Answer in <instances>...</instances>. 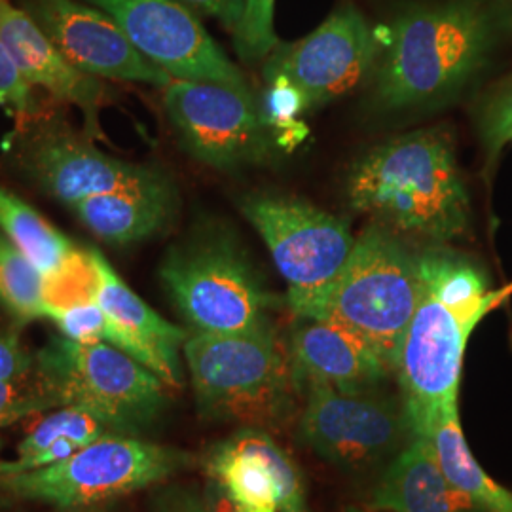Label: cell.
Segmentation results:
<instances>
[{
    "label": "cell",
    "instance_id": "cell-40",
    "mask_svg": "<svg viewBox=\"0 0 512 512\" xmlns=\"http://www.w3.org/2000/svg\"><path fill=\"white\" fill-rule=\"evenodd\" d=\"M0 107H2V101H0Z\"/></svg>",
    "mask_w": 512,
    "mask_h": 512
},
{
    "label": "cell",
    "instance_id": "cell-38",
    "mask_svg": "<svg viewBox=\"0 0 512 512\" xmlns=\"http://www.w3.org/2000/svg\"><path fill=\"white\" fill-rule=\"evenodd\" d=\"M499 2H501V6H503L505 10H511L512 0H499Z\"/></svg>",
    "mask_w": 512,
    "mask_h": 512
},
{
    "label": "cell",
    "instance_id": "cell-17",
    "mask_svg": "<svg viewBox=\"0 0 512 512\" xmlns=\"http://www.w3.org/2000/svg\"><path fill=\"white\" fill-rule=\"evenodd\" d=\"M0 40L33 88H42L59 103L80 110L92 139L105 137L99 112L105 107L107 88L99 78L71 65L29 12L10 0H0Z\"/></svg>",
    "mask_w": 512,
    "mask_h": 512
},
{
    "label": "cell",
    "instance_id": "cell-15",
    "mask_svg": "<svg viewBox=\"0 0 512 512\" xmlns=\"http://www.w3.org/2000/svg\"><path fill=\"white\" fill-rule=\"evenodd\" d=\"M65 59L95 78L165 88L173 78L150 63L118 23L84 0H19Z\"/></svg>",
    "mask_w": 512,
    "mask_h": 512
},
{
    "label": "cell",
    "instance_id": "cell-16",
    "mask_svg": "<svg viewBox=\"0 0 512 512\" xmlns=\"http://www.w3.org/2000/svg\"><path fill=\"white\" fill-rule=\"evenodd\" d=\"M202 465L209 480L247 511L306 512L298 465L264 429H239L211 446Z\"/></svg>",
    "mask_w": 512,
    "mask_h": 512
},
{
    "label": "cell",
    "instance_id": "cell-10",
    "mask_svg": "<svg viewBox=\"0 0 512 512\" xmlns=\"http://www.w3.org/2000/svg\"><path fill=\"white\" fill-rule=\"evenodd\" d=\"M164 109L184 150L202 164L234 171L274 158L272 126L249 88L173 78Z\"/></svg>",
    "mask_w": 512,
    "mask_h": 512
},
{
    "label": "cell",
    "instance_id": "cell-27",
    "mask_svg": "<svg viewBox=\"0 0 512 512\" xmlns=\"http://www.w3.org/2000/svg\"><path fill=\"white\" fill-rule=\"evenodd\" d=\"M476 128L486 154V169L512 143V73L488 93L476 110Z\"/></svg>",
    "mask_w": 512,
    "mask_h": 512
},
{
    "label": "cell",
    "instance_id": "cell-1",
    "mask_svg": "<svg viewBox=\"0 0 512 512\" xmlns=\"http://www.w3.org/2000/svg\"><path fill=\"white\" fill-rule=\"evenodd\" d=\"M503 298L471 258L442 245L421 251L420 298L395 370L414 437L431 439L440 423L458 418L469 338Z\"/></svg>",
    "mask_w": 512,
    "mask_h": 512
},
{
    "label": "cell",
    "instance_id": "cell-24",
    "mask_svg": "<svg viewBox=\"0 0 512 512\" xmlns=\"http://www.w3.org/2000/svg\"><path fill=\"white\" fill-rule=\"evenodd\" d=\"M0 313L21 329L46 317L44 274L0 232Z\"/></svg>",
    "mask_w": 512,
    "mask_h": 512
},
{
    "label": "cell",
    "instance_id": "cell-25",
    "mask_svg": "<svg viewBox=\"0 0 512 512\" xmlns=\"http://www.w3.org/2000/svg\"><path fill=\"white\" fill-rule=\"evenodd\" d=\"M99 258V251L74 245L71 253L65 256V260L54 272L44 275L46 319L55 311L71 310L76 306L97 302L101 287Z\"/></svg>",
    "mask_w": 512,
    "mask_h": 512
},
{
    "label": "cell",
    "instance_id": "cell-32",
    "mask_svg": "<svg viewBox=\"0 0 512 512\" xmlns=\"http://www.w3.org/2000/svg\"><path fill=\"white\" fill-rule=\"evenodd\" d=\"M35 370V353L21 342L19 329L0 327V380L21 382L29 380Z\"/></svg>",
    "mask_w": 512,
    "mask_h": 512
},
{
    "label": "cell",
    "instance_id": "cell-5",
    "mask_svg": "<svg viewBox=\"0 0 512 512\" xmlns=\"http://www.w3.org/2000/svg\"><path fill=\"white\" fill-rule=\"evenodd\" d=\"M33 382L55 406H74L116 435L137 437L164 416L167 385L126 351L59 334L35 353Z\"/></svg>",
    "mask_w": 512,
    "mask_h": 512
},
{
    "label": "cell",
    "instance_id": "cell-14",
    "mask_svg": "<svg viewBox=\"0 0 512 512\" xmlns=\"http://www.w3.org/2000/svg\"><path fill=\"white\" fill-rule=\"evenodd\" d=\"M118 23L129 42L175 80L249 88L243 73L179 0H84Z\"/></svg>",
    "mask_w": 512,
    "mask_h": 512
},
{
    "label": "cell",
    "instance_id": "cell-41",
    "mask_svg": "<svg viewBox=\"0 0 512 512\" xmlns=\"http://www.w3.org/2000/svg\"><path fill=\"white\" fill-rule=\"evenodd\" d=\"M0 448H2V442H0Z\"/></svg>",
    "mask_w": 512,
    "mask_h": 512
},
{
    "label": "cell",
    "instance_id": "cell-12",
    "mask_svg": "<svg viewBox=\"0 0 512 512\" xmlns=\"http://www.w3.org/2000/svg\"><path fill=\"white\" fill-rule=\"evenodd\" d=\"M380 54V37L353 2H344L308 37L277 44L264 63V80L293 88L304 109H315L366 80Z\"/></svg>",
    "mask_w": 512,
    "mask_h": 512
},
{
    "label": "cell",
    "instance_id": "cell-29",
    "mask_svg": "<svg viewBox=\"0 0 512 512\" xmlns=\"http://www.w3.org/2000/svg\"><path fill=\"white\" fill-rule=\"evenodd\" d=\"M48 319H52L55 327L74 342L95 344L105 342L116 348V334L110 323L109 315L99 306V302L76 306L71 310L55 311Z\"/></svg>",
    "mask_w": 512,
    "mask_h": 512
},
{
    "label": "cell",
    "instance_id": "cell-23",
    "mask_svg": "<svg viewBox=\"0 0 512 512\" xmlns=\"http://www.w3.org/2000/svg\"><path fill=\"white\" fill-rule=\"evenodd\" d=\"M0 232L10 239L44 275L71 253L76 243L50 224L35 207L0 184Z\"/></svg>",
    "mask_w": 512,
    "mask_h": 512
},
{
    "label": "cell",
    "instance_id": "cell-34",
    "mask_svg": "<svg viewBox=\"0 0 512 512\" xmlns=\"http://www.w3.org/2000/svg\"><path fill=\"white\" fill-rule=\"evenodd\" d=\"M186 8L196 14H203L209 18L219 19L228 31H236L239 19L243 14L245 0H179Z\"/></svg>",
    "mask_w": 512,
    "mask_h": 512
},
{
    "label": "cell",
    "instance_id": "cell-39",
    "mask_svg": "<svg viewBox=\"0 0 512 512\" xmlns=\"http://www.w3.org/2000/svg\"><path fill=\"white\" fill-rule=\"evenodd\" d=\"M346 512H372V511H368V509H366V511H363V509H355V507H351V509H348V511Z\"/></svg>",
    "mask_w": 512,
    "mask_h": 512
},
{
    "label": "cell",
    "instance_id": "cell-7",
    "mask_svg": "<svg viewBox=\"0 0 512 512\" xmlns=\"http://www.w3.org/2000/svg\"><path fill=\"white\" fill-rule=\"evenodd\" d=\"M160 279L171 302L196 332L232 334L270 323L277 306L238 239L209 226L169 249Z\"/></svg>",
    "mask_w": 512,
    "mask_h": 512
},
{
    "label": "cell",
    "instance_id": "cell-3",
    "mask_svg": "<svg viewBox=\"0 0 512 512\" xmlns=\"http://www.w3.org/2000/svg\"><path fill=\"white\" fill-rule=\"evenodd\" d=\"M348 200L387 230L431 245L465 238L471 230V200L454 143L442 128L370 148L349 171Z\"/></svg>",
    "mask_w": 512,
    "mask_h": 512
},
{
    "label": "cell",
    "instance_id": "cell-11",
    "mask_svg": "<svg viewBox=\"0 0 512 512\" xmlns=\"http://www.w3.org/2000/svg\"><path fill=\"white\" fill-rule=\"evenodd\" d=\"M300 385L306 387L300 439L336 467L368 471L389 463L414 439L403 399L351 393L317 380Z\"/></svg>",
    "mask_w": 512,
    "mask_h": 512
},
{
    "label": "cell",
    "instance_id": "cell-30",
    "mask_svg": "<svg viewBox=\"0 0 512 512\" xmlns=\"http://www.w3.org/2000/svg\"><path fill=\"white\" fill-rule=\"evenodd\" d=\"M50 408H54V404L38 389L33 376L21 382L0 380V427L14 425Z\"/></svg>",
    "mask_w": 512,
    "mask_h": 512
},
{
    "label": "cell",
    "instance_id": "cell-13",
    "mask_svg": "<svg viewBox=\"0 0 512 512\" xmlns=\"http://www.w3.org/2000/svg\"><path fill=\"white\" fill-rule=\"evenodd\" d=\"M8 150L31 183L69 207L95 194L145 181L158 171L152 165L112 158L93 145L86 131H74L55 114L18 120Z\"/></svg>",
    "mask_w": 512,
    "mask_h": 512
},
{
    "label": "cell",
    "instance_id": "cell-8",
    "mask_svg": "<svg viewBox=\"0 0 512 512\" xmlns=\"http://www.w3.org/2000/svg\"><path fill=\"white\" fill-rule=\"evenodd\" d=\"M194 463V456L173 446L109 435L54 465L0 476V488L14 499L48 503L57 509H84L109 505L165 482Z\"/></svg>",
    "mask_w": 512,
    "mask_h": 512
},
{
    "label": "cell",
    "instance_id": "cell-22",
    "mask_svg": "<svg viewBox=\"0 0 512 512\" xmlns=\"http://www.w3.org/2000/svg\"><path fill=\"white\" fill-rule=\"evenodd\" d=\"M440 465L459 492L480 512H512V492L499 486L471 454L458 418L440 423L431 435Z\"/></svg>",
    "mask_w": 512,
    "mask_h": 512
},
{
    "label": "cell",
    "instance_id": "cell-26",
    "mask_svg": "<svg viewBox=\"0 0 512 512\" xmlns=\"http://www.w3.org/2000/svg\"><path fill=\"white\" fill-rule=\"evenodd\" d=\"M116 435L105 421L90 412L74 406H65L52 416L44 418L37 427L19 442V458H31L46 450L55 440L73 439L80 446H88L95 440Z\"/></svg>",
    "mask_w": 512,
    "mask_h": 512
},
{
    "label": "cell",
    "instance_id": "cell-20",
    "mask_svg": "<svg viewBox=\"0 0 512 512\" xmlns=\"http://www.w3.org/2000/svg\"><path fill=\"white\" fill-rule=\"evenodd\" d=\"M296 382L317 380L342 391H374L393 374L357 336L325 319H302L291 344Z\"/></svg>",
    "mask_w": 512,
    "mask_h": 512
},
{
    "label": "cell",
    "instance_id": "cell-6",
    "mask_svg": "<svg viewBox=\"0 0 512 512\" xmlns=\"http://www.w3.org/2000/svg\"><path fill=\"white\" fill-rule=\"evenodd\" d=\"M418 298L420 253L374 222L355 238L319 319L357 336L395 374Z\"/></svg>",
    "mask_w": 512,
    "mask_h": 512
},
{
    "label": "cell",
    "instance_id": "cell-4",
    "mask_svg": "<svg viewBox=\"0 0 512 512\" xmlns=\"http://www.w3.org/2000/svg\"><path fill=\"white\" fill-rule=\"evenodd\" d=\"M184 359L203 420L275 429L291 414L296 376L272 323L232 334L196 332Z\"/></svg>",
    "mask_w": 512,
    "mask_h": 512
},
{
    "label": "cell",
    "instance_id": "cell-31",
    "mask_svg": "<svg viewBox=\"0 0 512 512\" xmlns=\"http://www.w3.org/2000/svg\"><path fill=\"white\" fill-rule=\"evenodd\" d=\"M0 101L2 107L18 116V120H25L37 114V101L33 86L25 80L19 71L18 63L6 50L0 40Z\"/></svg>",
    "mask_w": 512,
    "mask_h": 512
},
{
    "label": "cell",
    "instance_id": "cell-9",
    "mask_svg": "<svg viewBox=\"0 0 512 512\" xmlns=\"http://www.w3.org/2000/svg\"><path fill=\"white\" fill-rule=\"evenodd\" d=\"M289 285V306L302 319H319L348 262L355 238L346 220L293 196L256 194L241 202Z\"/></svg>",
    "mask_w": 512,
    "mask_h": 512
},
{
    "label": "cell",
    "instance_id": "cell-37",
    "mask_svg": "<svg viewBox=\"0 0 512 512\" xmlns=\"http://www.w3.org/2000/svg\"><path fill=\"white\" fill-rule=\"evenodd\" d=\"M14 501H16V499H14L12 495L6 494V492L0 488V509H4V507H10Z\"/></svg>",
    "mask_w": 512,
    "mask_h": 512
},
{
    "label": "cell",
    "instance_id": "cell-36",
    "mask_svg": "<svg viewBox=\"0 0 512 512\" xmlns=\"http://www.w3.org/2000/svg\"><path fill=\"white\" fill-rule=\"evenodd\" d=\"M59 512H112V503L97 505V507H84V509H59Z\"/></svg>",
    "mask_w": 512,
    "mask_h": 512
},
{
    "label": "cell",
    "instance_id": "cell-28",
    "mask_svg": "<svg viewBox=\"0 0 512 512\" xmlns=\"http://www.w3.org/2000/svg\"><path fill=\"white\" fill-rule=\"evenodd\" d=\"M275 0H245L234 31V46L241 59L258 61L277 46L274 31Z\"/></svg>",
    "mask_w": 512,
    "mask_h": 512
},
{
    "label": "cell",
    "instance_id": "cell-19",
    "mask_svg": "<svg viewBox=\"0 0 512 512\" xmlns=\"http://www.w3.org/2000/svg\"><path fill=\"white\" fill-rule=\"evenodd\" d=\"M71 209L95 238L126 247L169 230L179 211V192L171 177L158 169L145 181L95 194Z\"/></svg>",
    "mask_w": 512,
    "mask_h": 512
},
{
    "label": "cell",
    "instance_id": "cell-21",
    "mask_svg": "<svg viewBox=\"0 0 512 512\" xmlns=\"http://www.w3.org/2000/svg\"><path fill=\"white\" fill-rule=\"evenodd\" d=\"M366 509L372 512H480L440 465L431 439L414 437L391 459Z\"/></svg>",
    "mask_w": 512,
    "mask_h": 512
},
{
    "label": "cell",
    "instance_id": "cell-33",
    "mask_svg": "<svg viewBox=\"0 0 512 512\" xmlns=\"http://www.w3.org/2000/svg\"><path fill=\"white\" fill-rule=\"evenodd\" d=\"M152 511L154 512H213L209 507L205 495L181 488V486H169L160 490L152 499Z\"/></svg>",
    "mask_w": 512,
    "mask_h": 512
},
{
    "label": "cell",
    "instance_id": "cell-18",
    "mask_svg": "<svg viewBox=\"0 0 512 512\" xmlns=\"http://www.w3.org/2000/svg\"><path fill=\"white\" fill-rule=\"evenodd\" d=\"M101 287L97 302L109 315L116 348L150 368L169 389L183 387L181 351L190 334L152 310L128 283L114 272L109 260L99 258Z\"/></svg>",
    "mask_w": 512,
    "mask_h": 512
},
{
    "label": "cell",
    "instance_id": "cell-2",
    "mask_svg": "<svg viewBox=\"0 0 512 512\" xmlns=\"http://www.w3.org/2000/svg\"><path fill=\"white\" fill-rule=\"evenodd\" d=\"M503 14L499 0H442L401 12L374 71V107L403 112L454 101L488 63Z\"/></svg>",
    "mask_w": 512,
    "mask_h": 512
},
{
    "label": "cell",
    "instance_id": "cell-35",
    "mask_svg": "<svg viewBox=\"0 0 512 512\" xmlns=\"http://www.w3.org/2000/svg\"><path fill=\"white\" fill-rule=\"evenodd\" d=\"M203 495H205V499H207V503H209V507L213 509V512H251L247 511V509H243L234 499H230V497L224 494L219 486H217L215 482H211V480H209V484H207Z\"/></svg>",
    "mask_w": 512,
    "mask_h": 512
}]
</instances>
